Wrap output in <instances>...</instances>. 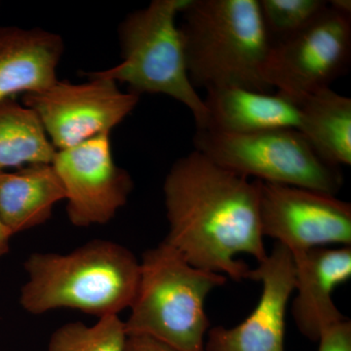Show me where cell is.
Returning <instances> with one entry per match:
<instances>
[{
	"label": "cell",
	"mask_w": 351,
	"mask_h": 351,
	"mask_svg": "<svg viewBox=\"0 0 351 351\" xmlns=\"http://www.w3.org/2000/svg\"><path fill=\"white\" fill-rule=\"evenodd\" d=\"M27 281L20 304L32 314L69 308L98 318L130 308L140 261L123 245L94 239L68 254L34 253L25 262Z\"/></svg>",
	"instance_id": "obj_2"
},
{
	"label": "cell",
	"mask_w": 351,
	"mask_h": 351,
	"mask_svg": "<svg viewBox=\"0 0 351 351\" xmlns=\"http://www.w3.org/2000/svg\"><path fill=\"white\" fill-rule=\"evenodd\" d=\"M328 4L332 10L351 17L350 0H332V1H328Z\"/></svg>",
	"instance_id": "obj_23"
},
{
	"label": "cell",
	"mask_w": 351,
	"mask_h": 351,
	"mask_svg": "<svg viewBox=\"0 0 351 351\" xmlns=\"http://www.w3.org/2000/svg\"><path fill=\"white\" fill-rule=\"evenodd\" d=\"M64 199L63 184L52 164L0 173V221L12 237L43 225L55 205Z\"/></svg>",
	"instance_id": "obj_15"
},
{
	"label": "cell",
	"mask_w": 351,
	"mask_h": 351,
	"mask_svg": "<svg viewBox=\"0 0 351 351\" xmlns=\"http://www.w3.org/2000/svg\"><path fill=\"white\" fill-rule=\"evenodd\" d=\"M226 281L223 274L193 267L161 242L140 261L137 292L124 321L127 336L149 337L180 351H205V301Z\"/></svg>",
	"instance_id": "obj_4"
},
{
	"label": "cell",
	"mask_w": 351,
	"mask_h": 351,
	"mask_svg": "<svg viewBox=\"0 0 351 351\" xmlns=\"http://www.w3.org/2000/svg\"><path fill=\"white\" fill-rule=\"evenodd\" d=\"M123 351H180L162 341L145 336H127Z\"/></svg>",
	"instance_id": "obj_21"
},
{
	"label": "cell",
	"mask_w": 351,
	"mask_h": 351,
	"mask_svg": "<svg viewBox=\"0 0 351 351\" xmlns=\"http://www.w3.org/2000/svg\"><path fill=\"white\" fill-rule=\"evenodd\" d=\"M248 279L262 284V293L250 315L235 327L217 326L207 332L205 351H285L286 311L295 291L292 254L274 245Z\"/></svg>",
	"instance_id": "obj_11"
},
{
	"label": "cell",
	"mask_w": 351,
	"mask_h": 351,
	"mask_svg": "<svg viewBox=\"0 0 351 351\" xmlns=\"http://www.w3.org/2000/svg\"><path fill=\"white\" fill-rule=\"evenodd\" d=\"M300 133L321 160L339 168L351 164V99L331 87L299 105Z\"/></svg>",
	"instance_id": "obj_16"
},
{
	"label": "cell",
	"mask_w": 351,
	"mask_h": 351,
	"mask_svg": "<svg viewBox=\"0 0 351 351\" xmlns=\"http://www.w3.org/2000/svg\"><path fill=\"white\" fill-rule=\"evenodd\" d=\"M351 55V17L328 8L313 24L271 44L263 80L299 106L346 73Z\"/></svg>",
	"instance_id": "obj_7"
},
{
	"label": "cell",
	"mask_w": 351,
	"mask_h": 351,
	"mask_svg": "<svg viewBox=\"0 0 351 351\" xmlns=\"http://www.w3.org/2000/svg\"><path fill=\"white\" fill-rule=\"evenodd\" d=\"M12 237L11 233L0 221V258L5 256L10 248V239Z\"/></svg>",
	"instance_id": "obj_22"
},
{
	"label": "cell",
	"mask_w": 351,
	"mask_h": 351,
	"mask_svg": "<svg viewBox=\"0 0 351 351\" xmlns=\"http://www.w3.org/2000/svg\"><path fill=\"white\" fill-rule=\"evenodd\" d=\"M88 77L78 84L57 80L23 95V104L38 115L57 151L110 134L137 107L138 95L122 92L117 82L94 73Z\"/></svg>",
	"instance_id": "obj_8"
},
{
	"label": "cell",
	"mask_w": 351,
	"mask_h": 351,
	"mask_svg": "<svg viewBox=\"0 0 351 351\" xmlns=\"http://www.w3.org/2000/svg\"><path fill=\"white\" fill-rule=\"evenodd\" d=\"M207 123L203 129L228 134L295 129L301 126L299 106L280 94L239 87L208 90Z\"/></svg>",
	"instance_id": "obj_14"
},
{
	"label": "cell",
	"mask_w": 351,
	"mask_h": 351,
	"mask_svg": "<svg viewBox=\"0 0 351 351\" xmlns=\"http://www.w3.org/2000/svg\"><path fill=\"white\" fill-rule=\"evenodd\" d=\"M57 149L31 108L9 99L0 103V173L52 164Z\"/></svg>",
	"instance_id": "obj_17"
},
{
	"label": "cell",
	"mask_w": 351,
	"mask_h": 351,
	"mask_svg": "<svg viewBox=\"0 0 351 351\" xmlns=\"http://www.w3.org/2000/svg\"><path fill=\"white\" fill-rule=\"evenodd\" d=\"M181 14L180 31L193 86L269 93L263 69L271 40L258 0H189Z\"/></svg>",
	"instance_id": "obj_3"
},
{
	"label": "cell",
	"mask_w": 351,
	"mask_h": 351,
	"mask_svg": "<svg viewBox=\"0 0 351 351\" xmlns=\"http://www.w3.org/2000/svg\"><path fill=\"white\" fill-rule=\"evenodd\" d=\"M195 151L249 179L336 195L343 184L339 168L316 156L295 129L249 134L196 130Z\"/></svg>",
	"instance_id": "obj_6"
},
{
	"label": "cell",
	"mask_w": 351,
	"mask_h": 351,
	"mask_svg": "<svg viewBox=\"0 0 351 351\" xmlns=\"http://www.w3.org/2000/svg\"><path fill=\"white\" fill-rule=\"evenodd\" d=\"M295 297L292 314L306 338L317 341L328 327L346 319L332 301L335 289L351 277V247H319L293 257Z\"/></svg>",
	"instance_id": "obj_12"
},
{
	"label": "cell",
	"mask_w": 351,
	"mask_h": 351,
	"mask_svg": "<svg viewBox=\"0 0 351 351\" xmlns=\"http://www.w3.org/2000/svg\"><path fill=\"white\" fill-rule=\"evenodd\" d=\"M63 53V39L56 34L0 27V103L53 84Z\"/></svg>",
	"instance_id": "obj_13"
},
{
	"label": "cell",
	"mask_w": 351,
	"mask_h": 351,
	"mask_svg": "<svg viewBox=\"0 0 351 351\" xmlns=\"http://www.w3.org/2000/svg\"><path fill=\"white\" fill-rule=\"evenodd\" d=\"M318 351H351V323L345 319L328 327L318 339Z\"/></svg>",
	"instance_id": "obj_20"
},
{
	"label": "cell",
	"mask_w": 351,
	"mask_h": 351,
	"mask_svg": "<svg viewBox=\"0 0 351 351\" xmlns=\"http://www.w3.org/2000/svg\"><path fill=\"white\" fill-rule=\"evenodd\" d=\"M263 237L292 257L319 247H351V205L313 189L256 181Z\"/></svg>",
	"instance_id": "obj_9"
},
{
	"label": "cell",
	"mask_w": 351,
	"mask_h": 351,
	"mask_svg": "<svg viewBox=\"0 0 351 351\" xmlns=\"http://www.w3.org/2000/svg\"><path fill=\"white\" fill-rule=\"evenodd\" d=\"M163 193L169 223L163 241L189 265L241 281L251 269L237 255L267 258L256 181L195 151L173 164Z\"/></svg>",
	"instance_id": "obj_1"
},
{
	"label": "cell",
	"mask_w": 351,
	"mask_h": 351,
	"mask_svg": "<svg viewBox=\"0 0 351 351\" xmlns=\"http://www.w3.org/2000/svg\"><path fill=\"white\" fill-rule=\"evenodd\" d=\"M189 0H154L134 11L119 25L122 61L95 75L128 84L130 92L162 94L182 104L195 119L196 129L207 123L208 112L189 80L177 17Z\"/></svg>",
	"instance_id": "obj_5"
},
{
	"label": "cell",
	"mask_w": 351,
	"mask_h": 351,
	"mask_svg": "<svg viewBox=\"0 0 351 351\" xmlns=\"http://www.w3.org/2000/svg\"><path fill=\"white\" fill-rule=\"evenodd\" d=\"M271 44L306 29L328 8L323 0H258Z\"/></svg>",
	"instance_id": "obj_19"
},
{
	"label": "cell",
	"mask_w": 351,
	"mask_h": 351,
	"mask_svg": "<svg viewBox=\"0 0 351 351\" xmlns=\"http://www.w3.org/2000/svg\"><path fill=\"white\" fill-rule=\"evenodd\" d=\"M127 334L119 316L99 318L91 326L66 323L51 336L48 351H123Z\"/></svg>",
	"instance_id": "obj_18"
},
{
	"label": "cell",
	"mask_w": 351,
	"mask_h": 351,
	"mask_svg": "<svg viewBox=\"0 0 351 351\" xmlns=\"http://www.w3.org/2000/svg\"><path fill=\"white\" fill-rule=\"evenodd\" d=\"M110 135L57 151L53 159L66 193L69 221L78 228L112 221L133 191L131 176L113 159Z\"/></svg>",
	"instance_id": "obj_10"
}]
</instances>
